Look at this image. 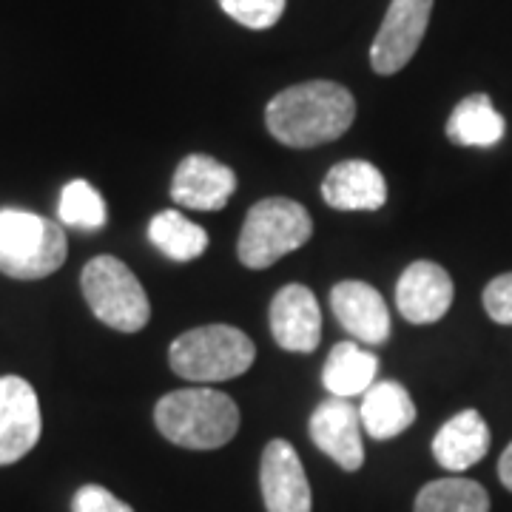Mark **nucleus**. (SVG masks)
<instances>
[{
    "label": "nucleus",
    "mask_w": 512,
    "mask_h": 512,
    "mask_svg": "<svg viewBox=\"0 0 512 512\" xmlns=\"http://www.w3.org/2000/svg\"><path fill=\"white\" fill-rule=\"evenodd\" d=\"M356 120L353 94L330 80H311L279 92L265 109V123L282 146L316 148L339 140Z\"/></svg>",
    "instance_id": "nucleus-1"
},
{
    "label": "nucleus",
    "mask_w": 512,
    "mask_h": 512,
    "mask_svg": "<svg viewBox=\"0 0 512 512\" xmlns=\"http://www.w3.org/2000/svg\"><path fill=\"white\" fill-rule=\"evenodd\" d=\"M157 430L185 450H217L237 436L239 407L211 387H185L163 396L154 407Z\"/></svg>",
    "instance_id": "nucleus-2"
},
{
    "label": "nucleus",
    "mask_w": 512,
    "mask_h": 512,
    "mask_svg": "<svg viewBox=\"0 0 512 512\" xmlns=\"http://www.w3.org/2000/svg\"><path fill=\"white\" fill-rule=\"evenodd\" d=\"M69 239L57 222L18 208L0 211V274L12 279H43L60 271Z\"/></svg>",
    "instance_id": "nucleus-3"
},
{
    "label": "nucleus",
    "mask_w": 512,
    "mask_h": 512,
    "mask_svg": "<svg viewBox=\"0 0 512 512\" xmlns=\"http://www.w3.org/2000/svg\"><path fill=\"white\" fill-rule=\"evenodd\" d=\"M254 342L231 325H205L177 336L168 350L171 370L188 382H228L254 365Z\"/></svg>",
    "instance_id": "nucleus-4"
},
{
    "label": "nucleus",
    "mask_w": 512,
    "mask_h": 512,
    "mask_svg": "<svg viewBox=\"0 0 512 512\" xmlns=\"http://www.w3.org/2000/svg\"><path fill=\"white\" fill-rule=\"evenodd\" d=\"M313 234L311 214L285 197L256 202L239 234V262L251 271L271 268L285 254L302 248Z\"/></svg>",
    "instance_id": "nucleus-5"
},
{
    "label": "nucleus",
    "mask_w": 512,
    "mask_h": 512,
    "mask_svg": "<svg viewBox=\"0 0 512 512\" xmlns=\"http://www.w3.org/2000/svg\"><path fill=\"white\" fill-rule=\"evenodd\" d=\"M83 296L92 313L109 328L120 333H137L151 319V302L134 271L117 256L100 254L83 268L80 276Z\"/></svg>",
    "instance_id": "nucleus-6"
},
{
    "label": "nucleus",
    "mask_w": 512,
    "mask_h": 512,
    "mask_svg": "<svg viewBox=\"0 0 512 512\" xmlns=\"http://www.w3.org/2000/svg\"><path fill=\"white\" fill-rule=\"evenodd\" d=\"M433 15V0H390L379 32L370 46L376 74H396L416 57Z\"/></svg>",
    "instance_id": "nucleus-7"
},
{
    "label": "nucleus",
    "mask_w": 512,
    "mask_h": 512,
    "mask_svg": "<svg viewBox=\"0 0 512 512\" xmlns=\"http://www.w3.org/2000/svg\"><path fill=\"white\" fill-rule=\"evenodd\" d=\"M43 430L40 402L32 384L20 376L0 379V467L35 450Z\"/></svg>",
    "instance_id": "nucleus-8"
},
{
    "label": "nucleus",
    "mask_w": 512,
    "mask_h": 512,
    "mask_svg": "<svg viewBox=\"0 0 512 512\" xmlns=\"http://www.w3.org/2000/svg\"><path fill=\"white\" fill-rule=\"evenodd\" d=\"M259 487L268 512H311V484L302 458L285 439H274L265 447Z\"/></svg>",
    "instance_id": "nucleus-9"
},
{
    "label": "nucleus",
    "mask_w": 512,
    "mask_h": 512,
    "mask_svg": "<svg viewBox=\"0 0 512 512\" xmlns=\"http://www.w3.org/2000/svg\"><path fill=\"white\" fill-rule=\"evenodd\" d=\"M311 441L333 458L345 473H356L365 464V441H362V416L359 407L348 399H328L311 416Z\"/></svg>",
    "instance_id": "nucleus-10"
},
{
    "label": "nucleus",
    "mask_w": 512,
    "mask_h": 512,
    "mask_svg": "<svg viewBox=\"0 0 512 512\" xmlns=\"http://www.w3.org/2000/svg\"><path fill=\"white\" fill-rule=\"evenodd\" d=\"M271 333L291 353H313L322 339V311L311 288L285 285L271 302Z\"/></svg>",
    "instance_id": "nucleus-11"
},
{
    "label": "nucleus",
    "mask_w": 512,
    "mask_h": 512,
    "mask_svg": "<svg viewBox=\"0 0 512 512\" xmlns=\"http://www.w3.org/2000/svg\"><path fill=\"white\" fill-rule=\"evenodd\" d=\"M453 279L436 262H413L396 285V305L407 322L430 325L439 322L453 305Z\"/></svg>",
    "instance_id": "nucleus-12"
},
{
    "label": "nucleus",
    "mask_w": 512,
    "mask_h": 512,
    "mask_svg": "<svg viewBox=\"0 0 512 512\" xmlns=\"http://www.w3.org/2000/svg\"><path fill=\"white\" fill-rule=\"evenodd\" d=\"M234 191H237V174L228 165L217 163L214 157L205 154H191L174 174L171 200L191 211H220L234 197Z\"/></svg>",
    "instance_id": "nucleus-13"
},
{
    "label": "nucleus",
    "mask_w": 512,
    "mask_h": 512,
    "mask_svg": "<svg viewBox=\"0 0 512 512\" xmlns=\"http://www.w3.org/2000/svg\"><path fill=\"white\" fill-rule=\"evenodd\" d=\"M330 308L339 325L348 330L353 339H362L367 345H382L390 336V311L384 305V296L367 282H339L330 291Z\"/></svg>",
    "instance_id": "nucleus-14"
},
{
    "label": "nucleus",
    "mask_w": 512,
    "mask_h": 512,
    "mask_svg": "<svg viewBox=\"0 0 512 512\" xmlns=\"http://www.w3.org/2000/svg\"><path fill=\"white\" fill-rule=\"evenodd\" d=\"M322 197L339 211H379L387 200V183L373 163L345 160L333 165L322 180Z\"/></svg>",
    "instance_id": "nucleus-15"
},
{
    "label": "nucleus",
    "mask_w": 512,
    "mask_h": 512,
    "mask_svg": "<svg viewBox=\"0 0 512 512\" xmlns=\"http://www.w3.org/2000/svg\"><path fill=\"white\" fill-rule=\"evenodd\" d=\"M490 427L478 410H461L433 439V456L444 470L464 473L490 453Z\"/></svg>",
    "instance_id": "nucleus-16"
},
{
    "label": "nucleus",
    "mask_w": 512,
    "mask_h": 512,
    "mask_svg": "<svg viewBox=\"0 0 512 512\" xmlns=\"http://www.w3.org/2000/svg\"><path fill=\"white\" fill-rule=\"evenodd\" d=\"M359 416L370 439L387 441L416 421V404L399 382H373L362 393Z\"/></svg>",
    "instance_id": "nucleus-17"
},
{
    "label": "nucleus",
    "mask_w": 512,
    "mask_h": 512,
    "mask_svg": "<svg viewBox=\"0 0 512 512\" xmlns=\"http://www.w3.org/2000/svg\"><path fill=\"white\" fill-rule=\"evenodd\" d=\"M447 137L464 148H493L504 137V117L487 94H470L450 114Z\"/></svg>",
    "instance_id": "nucleus-18"
},
{
    "label": "nucleus",
    "mask_w": 512,
    "mask_h": 512,
    "mask_svg": "<svg viewBox=\"0 0 512 512\" xmlns=\"http://www.w3.org/2000/svg\"><path fill=\"white\" fill-rule=\"evenodd\" d=\"M376 370H379V359L373 353L362 350L356 342H339L325 359L322 384L336 399L362 396L376 382Z\"/></svg>",
    "instance_id": "nucleus-19"
},
{
    "label": "nucleus",
    "mask_w": 512,
    "mask_h": 512,
    "mask_svg": "<svg viewBox=\"0 0 512 512\" xmlns=\"http://www.w3.org/2000/svg\"><path fill=\"white\" fill-rule=\"evenodd\" d=\"M148 239L174 262H191L205 254L208 234L205 228L183 217L180 211H163L148 225Z\"/></svg>",
    "instance_id": "nucleus-20"
},
{
    "label": "nucleus",
    "mask_w": 512,
    "mask_h": 512,
    "mask_svg": "<svg viewBox=\"0 0 512 512\" xmlns=\"http://www.w3.org/2000/svg\"><path fill=\"white\" fill-rule=\"evenodd\" d=\"M413 512H490V495L470 478H439L421 487Z\"/></svg>",
    "instance_id": "nucleus-21"
},
{
    "label": "nucleus",
    "mask_w": 512,
    "mask_h": 512,
    "mask_svg": "<svg viewBox=\"0 0 512 512\" xmlns=\"http://www.w3.org/2000/svg\"><path fill=\"white\" fill-rule=\"evenodd\" d=\"M60 222L74 225V228H89L97 231L106 225V202L97 194V188L86 180H72L60 194Z\"/></svg>",
    "instance_id": "nucleus-22"
},
{
    "label": "nucleus",
    "mask_w": 512,
    "mask_h": 512,
    "mask_svg": "<svg viewBox=\"0 0 512 512\" xmlns=\"http://www.w3.org/2000/svg\"><path fill=\"white\" fill-rule=\"evenodd\" d=\"M220 9L231 20H237L239 26L248 29H271L285 15V3L288 0H217Z\"/></svg>",
    "instance_id": "nucleus-23"
},
{
    "label": "nucleus",
    "mask_w": 512,
    "mask_h": 512,
    "mask_svg": "<svg viewBox=\"0 0 512 512\" xmlns=\"http://www.w3.org/2000/svg\"><path fill=\"white\" fill-rule=\"evenodd\" d=\"M72 512H134L126 501L100 487V484H86L80 487L72 498Z\"/></svg>",
    "instance_id": "nucleus-24"
},
{
    "label": "nucleus",
    "mask_w": 512,
    "mask_h": 512,
    "mask_svg": "<svg viewBox=\"0 0 512 512\" xmlns=\"http://www.w3.org/2000/svg\"><path fill=\"white\" fill-rule=\"evenodd\" d=\"M484 311L498 325H512V271L484 288Z\"/></svg>",
    "instance_id": "nucleus-25"
},
{
    "label": "nucleus",
    "mask_w": 512,
    "mask_h": 512,
    "mask_svg": "<svg viewBox=\"0 0 512 512\" xmlns=\"http://www.w3.org/2000/svg\"><path fill=\"white\" fill-rule=\"evenodd\" d=\"M498 478H501V484L512 493V441L510 447L501 453V461H498Z\"/></svg>",
    "instance_id": "nucleus-26"
}]
</instances>
